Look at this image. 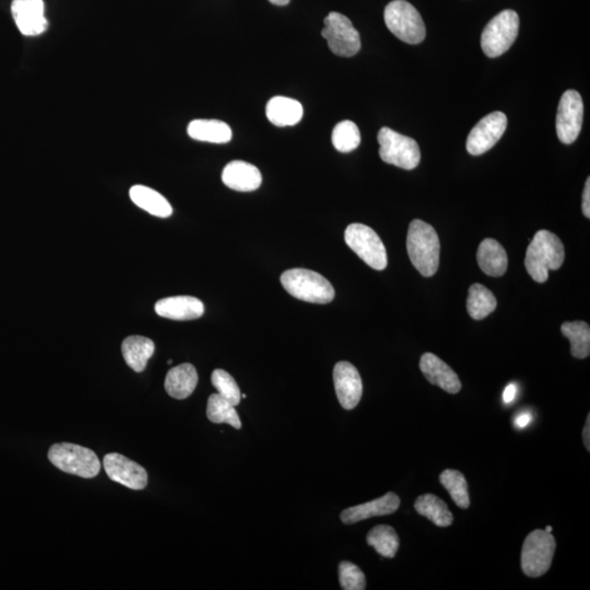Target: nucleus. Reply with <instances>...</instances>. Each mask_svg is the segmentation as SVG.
Returning <instances> with one entry per match:
<instances>
[{"label": "nucleus", "instance_id": "obj_16", "mask_svg": "<svg viewBox=\"0 0 590 590\" xmlns=\"http://www.w3.org/2000/svg\"><path fill=\"white\" fill-rule=\"evenodd\" d=\"M420 370L431 384L439 386L449 394H458L461 383L457 374L449 365L433 354L421 356Z\"/></svg>", "mask_w": 590, "mask_h": 590}, {"label": "nucleus", "instance_id": "obj_18", "mask_svg": "<svg viewBox=\"0 0 590 590\" xmlns=\"http://www.w3.org/2000/svg\"><path fill=\"white\" fill-rule=\"evenodd\" d=\"M156 313L173 321H192L205 313L202 302L194 296H172L158 301Z\"/></svg>", "mask_w": 590, "mask_h": 590}, {"label": "nucleus", "instance_id": "obj_2", "mask_svg": "<svg viewBox=\"0 0 590 590\" xmlns=\"http://www.w3.org/2000/svg\"><path fill=\"white\" fill-rule=\"evenodd\" d=\"M406 250L415 269L424 277H432L440 266V239L434 227L423 220L410 223Z\"/></svg>", "mask_w": 590, "mask_h": 590}, {"label": "nucleus", "instance_id": "obj_7", "mask_svg": "<svg viewBox=\"0 0 590 590\" xmlns=\"http://www.w3.org/2000/svg\"><path fill=\"white\" fill-rule=\"evenodd\" d=\"M380 157L388 165L414 170L419 166L421 152L415 139L383 127L379 133Z\"/></svg>", "mask_w": 590, "mask_h": 590}, {"label": "nucleus", "instance_id": "obj_8", "mask_svg": "<svg viewBox=\"0 0 590 590\" xmlns=\"http://www.w3.org/2000/svg\"><path fill=\"white\" fill-rule=\"evenodd\" d=\"M345 241L362 261L375 270L388 267V252L383 241L370 227L352 223L345 232Z\"/></svg>", "mask_w": 590, "mask_h": 590}, {"label": "nucleus", "instance_id": "obj_12", "mask_svg": "<svg viewBox=\"0 0 590 590\" xmlns=\"http://www.w3.org/2000/svg\"><path fill=\"white\" fill-rule=\"evenodd\" d=\"M508 117L502 112H493L481 120L470 132L467 151L471 156H481L492 149L504 135Z\"/></svg>", "mask_w": 590, "mask_h": 590}, {"label": "nucleus", "instance_id": "obj_6", "mask_svg": "<svg viewBox=\"0 0 590 590\" xmlns=\"http://www.w3.org/2000/svg\"><path fill=\"white\" fill-rule=\"evenodd\" d=\"M519 17L514 10H503L484 28L481 47L485 56L499 57L508 52L518 36Z\"/></svg>", "mask_w": 590, "mask_h": 590}, {"label": "nucleus", "instance_id": "obj_40", "mask_svg": "<svg viewBox=\"0 0 590 590\" xmlns=\"http://www.w3.org/2000/svg\"><path fill=\"white\" fill-rule=\"evenodd\" d=\"M552 530L553 528L552 527V526H547V527H545V532L547 533H552Z\"/></svg>", "mask_w": 590, "mask_h": 590}, {"label": "nucleus", "instance_id": "obj_34", "mask_svg": "<svg viewBox=\"0 0 590 590\" xmlns=\"http://www.w3.org/2000/svg\"><path fill=\"white\" fill-rule=\"evenodd\" d=\"M339 582L345 590H364L366 579L363 572L355 564L344 561L339 565Z\"/></svg>", "mask_w": 590, "mask_h": 590}, {"label": "nucleus", "instance_id": "obj_42", "mask_svg": "<svg viewBox=\"0 0 590 590\" xmlns=\"http://www.w3.org/2000/svg\"><path fill=\"white\" fill-rule=\"evenodd\" d=\"M172 362H173L172 360H168L167 364H172Z\"/></svg>", "mask_w": 590, "mask_h": 590}, {"label": "nucleus", "instance_id": "obj_25", "mask_svg": "<svg viewBox=\"0 0 590 590\" xmlns=\"http://www.w3.org/2000/svg\"><path fill=\"white\" fill-rule=\"evenodd\" d=\"M187 133L191 138L203 142L227 143L232 139L230 126L216 120L192 121L187 127Z\"/></svg>", "mask_w": 590, "mask_h": 590}, {"label": "nucleus", "instance_id": "obj_5", "mask_svg": "<svg viewBox=\"0 0 590 590\" xmlns=\"http://www.w3.org/2000/svg\"><path fill=\"white\" fill-rule=\"evenodd\" d=\"M384 20L389 31L400 41L419 44L425 38L423 17L413 4L406 0H394L385 8Z\"/></svg>", "mask_w": 590, "mask_h": 590}, {"label": "nucleus", "instance_id": "obj_26", "mask_svg": "<svg viewBox=\"0 0 590 590\" xmlns=\"http://www.w3.org/2000/svg\"><path fill=\"white\" fill-rule=\"evenodd\" d=\"M415 509L421 517L430 519L439 527H449L454 522L453 514L448 505L436 495H421L415 500Z\"/></svg>", "mask_w": 590, "mask_h": 590}, {"label": "nucleus", "instance_id": "obj_3", "mask_svg": "<svg viewBox=\"0 0 590 590\" xmlns=\"http://www.w3.org/2000/svg\"><path fill=\"white\" fill-rule=\"evenodd\" d=\"M287 294L309 304H327L335 299V289L319 272L309 269L286 270L280 278Z\"/></svg>", "mask_w": 590, "mask_h": 590}, {"label": "nucleus", "instance_id": "obj_37", "mask_svg": "<svg viewBox=\"0 0 590 590\" xmlns=\"http://www.w3.org/2000/svg\"><path fill=\"white\" fill-rule=\"evenodd\" d=\"M532 419V415L528 413L520 414L517 416V419H515V425H517L518 429H524L530 423Z\"/></svg>", "mask_w": 590, "mask_h": 590}, {"label": "nucleus", "instance_id": "obj_10", "mask_svg": "<svg viewBox=\"0 0 590 590\" xmlns=\"http://www.w3.org/2000/svg\"><path fill=\"white\" fill-rule=\"evenodd\" d=\"M324 23L321 36L326 38L330 51L335 56L352 57L360 52V34L348 17L332 12L325 18Z\"/></svg>", "mask_w": 590, "mask_h": 590}, {"label": "nucleus", "instance_id": "obj_1", "mask_svg": "<svg viewBox=\"0 0 590 590\" xmlns=\"http://www.w3.org/2000/svg\"><path fill=\"white\" fill-rule=\"evenodd\" d=\"M565 250L561 240L554 233L542 230L535 233L525 257V267L535 282L544 284L550 270L563 265Z\"/></svg>", "mask_w": 590, "mask_h": 590}, {"label": "nucleus", "instance_id": "obj_11", "mask_svg": "<svg viewBox=\"0 0 590 590\" xmlns=\"http://www.w3.org/2000/svg\"><path fill=\"white\" fill-rule=\"evenodd\" d=\"M584 103L581 94L575 90L564 92L560 100L557 115L559 141L571 145L582 131Z\"/></svg>", "mask_w": 590, "mask_h": 590}, {"label": "nucleus", "instance_id": "obj_19", "mask_svg": "<svg viewBox=\"0 0 590 590\" xmlns=\"http://www.w3.org/2000/svg\"><path fill=\"white\" fill-rule=\"evenodd\" d=\"M223 184L236 192H252L260 188L261 173L255 166L245 161H232L223 168Z\"/></svg>", "mask_w": 590, "mask_h": 590}, {"label": "nucleus", "instance_id": "obj_20", "mask_svg": "<svg viewBox=\"0 0 590 590\" xmlns=\"http://www.w3.org/2000/svg\"><path fill=\"white\" fill-rule=\"evenodd\" d=\"M198 374L194 365L184 363L167 372L165 388L175 399H186L197 388Z\"/></svg>", "mask_w": 590, "mask_h": 590}, {"label": "nucleus", "instance_id": "obj_22", "mask_svg": "<svg viewBox=\"0 0 590 590\" xmlns=\"http://www.w3.org/2000/svg\"><path fill=\"white\" fill-rule=\"evenodd\" d=\"M266 115L275 126H294L304 117V107L294 98L275 97L267 103Z\"/></svg>", "mask_w": 590, "mask_h": 590}, {"label": "nucleus", "instance_id": "obj_32", "mask_svg": "<svg viewBox=\"0 0 590 590\" xmlns=\"http://www.w3.org/2000/svg\"><path fill=\"white\" fill-rule=\"evenodd\" d=\"M332 145L342 153L355 150L360 146L361 133L359 127L354 122L344 121L337 124L332 132Z\"/></svg>", "mask_w": 590, "mask_h": 590}, {"label": "nucleus", "instance_id": "obj_29", "mask_svg": "<svg viewBox=\"0 0 590 590\" xmlns=\"http://www.w3.org/2000/svg\"><path fill=\"white\" fill-rule=\"evenodd\" d=\"M562 334L571 342V354L574 358L586 359L590 355V329L585 321H577L564 323Z\"/></svg>", "mask_w": 590, "mask_h": 590}, {"label": "nucleus", "instance_id": "obj_31", "mask_svg": "<svg viewBox=\"0 0 590 590\" xmlns=\"http://www.w3.org/2000/svg\"><path fill=\"white\" fill-rule=\"evenodd\" d=\"M440 483L448 490L450 498L453 499L458 508L466 509L469 508L470 498L468 483L465 475L458 470H444L440 475Z\"/></svg>", "mask_w": 590, "mask_h": 590}, {"label": "nucleus", "instance_id": "obj_15", "mask_svg": "<svg viewBox=\"0 0 590 590\" xmlns=\"http://www.w3.org/2000/svg\"><path fill=\"white\" fill-rule=\"evenodd\" d=\"M43 0H13L12 13L19 31L26 37H37L47 31Z\"/></svg>", "mask_w": 590, "mask_h": 590}, {"label": "nucleus", "instance_id": "obj_30", "mask_svg": "<svg viewBox=\"0 0 590 590\" xmlns=\"http://www.w3.org/2000/svg\"><path fill=\"white\" fill-rule=\"evenodd\" d=\"M207 416L212 423H227L236 430L242 428L241 419L236 413L235 406H233L219 394H212L208 399Z\"/></svg>", "mask_w": 590, "mask_h": 590}, {"label": "nucleus", "instance_id": "obj_33", "mask_svg": "<svg viewBox=\"0 0 590 590\" xmlns=\"http://www.w3.org/2000/svg\"><path fill=\"white\" fill-rule=\"evenodd\" d=\"M212 385L223 398L229 401L233 406L240 404L242 399L241 390L236 381L225 370H215L211 375Z\"/></svg>", "mask_w": 590, "mask_h": 590}, {"label": "nucleus", "instance_id": "obj_27", "mask_svg": "<svg viewBox=\"0 0 590 590\" xmlns=\"http://www.w3.org/2000/svg\"><path fill=\"white\" fill-rule=\"evenodd\" d=\"M498 301L488 287L480 284H475L469 287L467 297V311L475 321H481L493 313L497 309Z\"/></svg>", "mask_w": 590, "mask_h": 590}, {"label": "nucleus", "instance_id": "obj_41", "mask_svg": "<svg viewBox=\"0 0 590 590\" xmlns=\"http://www.w3.org/2000/svg\"><path fill=\"white\" fill-rule=\"evenodd\" d=\"M241 397H242L243 399H245L247 396L245 394H243V395H241Z\"/></svg>", "mask_w": 590, "mask_h": 590}, {"label": "nucleus", "instance_id": "obj_28", "mask_svg": "<svg viewBox=\"0 0 590 590\" xmlns=\"http://www.w3.org/2000/svg\"><path fill=\"white\" fill-rule=\"evenodd\" d=\"M366 542L381 557L393 559L399 549V537L396 530L388 525L376 526L366 537Z\"/></svg>", "mask_w": 590, "mask_h": 590}, {"label": "nucleus", "instance_id": "obj_17", "mask_svg": "<svg viewBox=\"0 0 590 590\" xmlns=\"http://www.w3.org/2000/svg\"><path fill=\"white\" fill-rule=\"evenodd\" d=\"M400 507V499L394 492H389L384 497L372 502L356 505L344 510L340 518L342 523L352 525L372 517H385L396 512Z\"/></svg>", "mask_w": 590, "mask_h": 590}, {"label": "nucleus", "instance_id": "obj_39", "mask_svg": "<svg viewBox=\"0 0 590 590\" xmlns=\"http://www.w3.org/2000/svg\"><path fill=\"white\" fill-rule=\"evenodd\" d=\"M272 4L276 6H286V4L290 3V0H269Z\"/></svg>", "mask_w": 590, "mask_h": 590}, {"label": "nucleus", "instance_id": "obj_4", "mask_svg": "<svg viewBox=\"0 0 590 590\" xmlns=\"http://www.w3.org/2000/svg\"><path fill=\"white\" fill-rule=\"evenodd\" d=\"M48 459L64 473L92 479L101 470V463L93 450L72 443L54 444L48 450Z\"/></svg>", "mask_w": 590, "mask_h": 590}, {"label": "nucleus", "instance_id": "obj_36", "mask_svg": "<svg viewBox=\"0 0 590 590\" xmlns=\"http://www.w3.org/2000/svg\"><path fill=\"white\" fill-rule=\"evenodd\" d=\"M517 394V388L515 384H509L507 389L504 390L503 400L505 404L513 403L515 397Z\"/></svg>", "mask_w": 590, "mask_h": 590}, {"label": "nucleus", "instance_id": "obj_38", "mask_svg": "<svg viewBox=\"0 0 590 590\" xmlns=\"http://www.w3.org/2000/svg\"><path fill=\"white\" fill-rule=\"evenodd\" d=\"M584 445L586 449L590 450V415H587L586 424L583 431Z\"/></svg>", "mask_w": 590, "mask_h": 590}, {"label": "nucleus", "instance_id": "obj_13", "mask_svg": "<svg viewBox=\"0 0 590 590\" xmlns=\"http://www.w3.org/2000/svg\"><path fill=\"white\" fill-rule=\"evenodd\" d=\"M103 467L108 478L132 490H143L148 484L145 468L125 456L111 453L104 456Z\"/></svg>", "mask_w": 590, "mask_h": 590}, {"label": "nucleus", "instance_id": "obj_23", "mask_svg": "<svg viewBox=\"0 0 590 590\" xmlns=\"http://www.w3.org/2000/svg\"><path fill=\"white\" fill-rule=\"evenodd\" d=\"M155 350V342L142 336L127 337L122 345L124 360L137 373L145 371L148 361L151 359Z\"/></svg>", "mask_w": 590, "mask_h": 590}, {"label": "nucleus", "instance_id": "obj_21", "mask_svg": "<svg viewBox=\"0 0 590 590\" xmlns=\"http://www.w3.org/2000/svg\"><path fill=\"white\" fill-rule=\"evenodd\" d=\"M477 261L480 269L491 277L503 276L508 270L507 251L493 239H485L480 243Z\"/></svg>", "mask_w": 590, "mask_h": 590}, {"label": "nucleus", "instance_id": "obj_24", "mask_svg": "<svg viewBox=\"0 0 590 590\" xmlns=\"http://www.w3.org/2000/svg\"><path fill=\"white\" fill-rule=\"evenodd\" d=\"M131 200L152 216L168 218L173 213L171 203L160 192L143 185L133 186L130 191Z\"/></svg>", "mask_w": 590, "mask_h": 590}, {"label": "nucleus", "instance_id": "obj_35", "mask_svg": "<svg viewBox=\"0 0 590 590\" xmlns=\"http://www.w3.org/2000/svg\"><path fill=\"white\" fill-rule=\"evenodd\" d=\"M583 213L589 219L590 218V178H587L586 184L583 192Z\"/></svg>", "mask_w": 590, "mask_h": 590}, {"label": "nucleus", "instance_id": "obj_14", "mask_svg": "<svg viewBox=\"0 0 590 590\" xmlns=\"http://www.w3.org/2000/svg\"><path fill=\"white\" fill-rule=\"evenodd\" d=\"M334 384L337 398L342 408L355 409L363 394V384L355 366L346 361L337 363L334 369Z\"/></svg>", "mask_w": 590, "mask_h": 590}, {"label": "nucleus", "instance_id": "obj_9", "mask_svg": "<svg viewBox=\"0 0 590 590\" xmlns=\"http://www.w3.org/2000/svg\"><path fill=\"white\" fill-rule=\"evenodd\" d=\"M557 543L552 533L534 530L525 539L522 550V569L529 577H540L552 568Z\"/></svg>", "mask_w": 590, "mask_h": 590}]
</instances>
